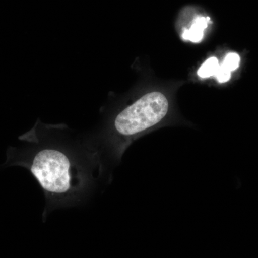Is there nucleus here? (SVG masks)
Wrapping results in <instances>:
<instances>
[{"mask_svg": "<svg viewBox=\"0 0 258 258\" xmlns=\"http://www.w3.org/2000/svg\"><path fill=\"white\" fill-rule=\"evenodd\" d=\"M20 139L30 145L10 148L3 166L25 168L37 180L45 195L44 222L54 210L86 203L98 186L111 182L112 174L99 150L30 137Z\"/></svg>", "mask_w": 258, "mask_h": 258, "instance_id": "f257e3e1", "label": "nucleus"}, {"mask_svg": "<svg viewBox=\"0 0 258 258\" xmlns=\"http://www.w3.org/2000/svg\"><path fill=\"white\" fill-rule=\"evenodd\" d=\"M169 113V103L165 95L153 91L115 115L112 122L113 142L104 154L105 163L110 172L120 164L128 144L160 125L167 118Z\"/></svg>", "mask_w": 258, "mask_h": 258, "instance_id": "f03ea898", "label": "nucleus"}, {"mask_svg": "<svg viewBox=\"0 0 258 258\" xmlns=\"http://www.w3.org/2000/svg\"><path fill=\"white\" fill-rule=\"evenodd\" d=\"M211 23L210 17L198 15L194 18L189 28L186 29L183 32V38L192 42L202 41L204 32L208 28L209 24Z\"/></svg>", "mask_w": 258, "mask_h": 258, "instance_id": "7ed1b4c3", "label": "nucleus"}, {"mask_svg": "<svg viewBox=\"0 0 258 258\" xmlns=\"http://www.w3.org/2000/svg\"><path fill=\"white\" fill-rule=\"evenodd\" d=\"M219 68H220V64H219L218 59L215 57H210L208 60L205 61L198 70V76L203 79L215 76Z\"/></svg>", "mask_w": 258, "mask_h": 258, "instance_id": "20e7f679", "label": "nucleus"}, {"mask_svg": "<svg viewBox=\"0 0 258 258\" xmlns=\"http://www.w3.org/2000/svg\"><path fill=\"white\" fill-rule=\"evenodd\" d=\"M240 57L238 54L236 52H230L227 54L224 59L223 62L221 64V67L223 68L227 71L232 72V71H235L238 69L240 66Z\"/></svg>", "mask_w": 258, "mask_h": 258, "instance_id": "39448f33", "label": "nucleus"}, {"mask_svg": "<svg viewBox=\"0 0 258 258\" xmlns=\"http://www.w3.org/2000/svg\"><path fill=\"white\" fill-rule=\"evenodd\" d=\"M215 77L217 78V81L220 83H226L231 78V72L227 71V70L224 69L220 66L218 71H217V74H215Z\"/></svg>", "mask_w": 258, "mask_h": 258, "instance_id": "423d86ee", "label": "nucleus"}]
</instances>
